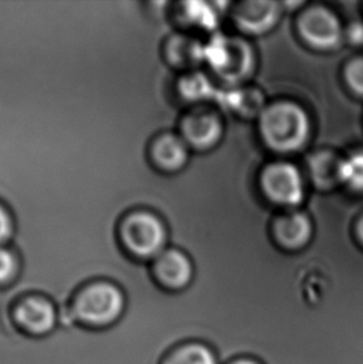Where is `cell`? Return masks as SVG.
Listing matches in <instances>:
<instances>
[{"label":"cell","instance_id":"6da1fadb","mask_svg":"<svg viewBox=\"0 0 363 364\" xmlns=\"http://www.w3.org/2000/svg\"><path fill=\"white\" fill-rule=\"evenodd\" d=\"M127 307L122 289L110 280L91 281L73 300L75 317L88 327L106 328L116 323Z\"/></svg>","mask_w":363,"mask_h":364},{"label":"cell","instance_id":"7a4b0ae2","mask_svg":"<svg viewBox=\"0 0 363 364\" xmlns=\"http://www.w3.org/2000/svg\"><path fill=\"white\" fill-rule=\"evenodd\" d=\"M118 235L128 255L138 261H153L166 250V228L153 213L131 210L121 219Z\"/></svg>","mask_w":363,"mask_h":364},{"label":"cell","instance_id":"3957f363","mask_svg":"<svg viewBox=\"0 0 363 364\" xmlns=\"http://www.w3.org/2000/svg\"><path fill=\"white\" fill-rule=\"evenodd\" d=\"M261 129L271 147L294 151L304 144L309 134V121L304 111L293 104H278L266 111Z\"/></svg>","mask_w":363,"mask_h":364},{"label":"cell","instance_id":"277c9868","mask_svg":"<svg viewBox=\"0 0 363 364\" xmlns=\"http://www.w3.org/2000/svg\"><path fill=\"white\" fill-rule=\"evenodd\" d=\"M153 279L164 290L179 292L186 290L196 276L191 259L177 249H166L152 261Z\"/></svg>","mask_w":363,"mask_h":364},{"label":"cell","instance_id":"5b68a950","mask_svg":"<svg viewBox=\"0 0 363 364\" xmlns=\"http://www.w3.org/2000/svg\"><path fill=\"white\" fill-rule=\"evenodd\" d=\"M14 318L28 335L41 337L54 331L58 323V311L44 296H26L15 307Z\"/></svg>","mask_w":363,"mask_h":364},{"label":"cell","instance_id":"8992f818","mask_svg":"<svg viewBox=\"0 0 363 364\" xmlns=\"http://www.w3.org/2000/svg\"><path fill=\"white\" fill-rule=\"evenodd\" d=\"M211 64L226 79L236 80L246 76L251 70V49L241 40L216 41L206 50Z\"/></svg>","mask_w":363,"mask_h":364},{"label":"cell","instance_id":"52a82bcc","mask_svg":"<svg viewBox=\"0 0 363 364\" xmlns=\"http://www.w3.org/2000/svg\"><path fill=\"white\" fill-rule=\"evenodd\" d=\"M263 183L266 193L274 200L283 204H299L304 196L299 172L288 163H278L268 168Z\"/></svg>","mask_w":363,"mask_h":364},{"label":"cell","instance_id":"ba28073f","mask_svg":"<svg viewBox=\"0 0 363 364\" xmlns=\"http://www.w3.org/2000/svg\"><path fill=\"white\" fill-rule=\"evenodd\" d=\"M302 33L311 44L321 49H330L339 43L341 28L329 10L315 8L302 19Z\"/></svg>","mask_w":363,"mask_h":364},{"label":"cell","instance_id":"9c48e42d","mask_svg":"<svg viewBox=\"0 0 363 364\" xmlns=\"http://www.w3.org/2000/svg\"><path fill=\"white\" fill-rule=\"evenodd\" d=\"M279 14L278 4L273 1H246L236 8V18L243 29L263 33L270 29Z\"/></svg>","mask_w":363,"mask_h":364},{"label":"cell","instance_id":"30bf717a","mask_svg":"<svg viewBox=\"0 0 363 364\" xmlns=\"http://www.w3.org/2000/svg\"><path fill=\"white\" fill-rule=\"evenodd\" d=\"M151 156L163 171H177L186 163V144L177 136L164 134L152 142Z\"/></svg>","mask_w":363,"mask_h":364},{"label":"cell","instance_id":"8fae6325","mask_svg":"<svg viewBox=\"0 0 363 364\" xmlns=\"http://www.w3.org/2000/svg\"><path fill=\"white\" fill-rule=\"evenodd\" d=\"M221 123L211 114H194L184 122L186 139L196 147H211L221 137Z\"/></svg>","mask_w":363,"mask_h":364},{"label":"cell","instance_id":"7c38bea8","mask_svg":"<svg viewBox=\"0 0 363 364\" xmlns=\"http://www.w3.org/2000/svg\"><path fill=\"white\" fill-rule=\"evenodd\" d=\"M161 364H221L209 346L201 342H188L171 350Z\"/></svg>","mask_w":363,"mask_h":364},{"label":"cell","instance_id":"4fadbf2b","mask_svg":"<svg viewBox=\"0 0 363 364\" xmlns=\"http://www.w3.org/2000/svg\"><path fill=\"white\" fill-rule=\"evenodd\" d=\"M276 232L280 242L291 249H299L309 242L311 235V224L309 219L302 214H290L283 218L278 225Z\"/></svg>","mask_w":363,"mask_h":364},{"label":"cell","instance_id":"5bb4252c","mask_svg":"<svg viewBox=\"0 0 363 364\" xmlns=\"http://www.w3.org/2000/svg\"><path fill=\"white\" fill-rule=\"evenodd\" d=\"M310 168L312 177L321 187H332L342 181V161L332 153L316 154L310 161Z\"/></svg>","mask_w":363,"mask_h":364},{"label":"cell","instance_id":"9a60e30c","mask_svg":"<svg viewBox=\"0 0 363 364\" xmlns=\"http://www.w3.org/2000/svg\"><path fill=\"white\" fill-rule=\"evenodd\" d=\"M168 50L172 61L182 65L196 64L203 55V50L199 45L193 40L183 38L173 39Z\"/></svg>","mask_w":363,"mask_h":364},{"label":"cell","instance_id":"2e32d148","mask_svg":"<svg viewBox=\"0 0 363 364\" xmlns=\"http://www.w3.org/2000/svg\"><path fill=\"white\" fill-rule=\"evenodd\" d=\"M21 271L19 256L10 245L0 246V286H9L18 280Z\"/></svg>","mask_w":363,"mask_h":364},{"label":"cell","instance_id":"e0dca14e","mask_svg":"<svg viewBox=\"0 0 363 364\" xmlns=\"http://www.w3.org/2000/svg\"><path fill=\"white\" fill-rule=\"evenodd\" d=\"M342 182L354 189L363 191V151L342 161Z\"/></svg>","mask_w":363,"mask_h":364},{"label":"cell","instance_id":"ac0fdd59","mask_svg":"<svg viewBox=\"0 0 363 364\" xmlns=\"http://www.w3.org/2000/svg\"><path fill=\"white\" fill-rule=\"evenodd\" d=\"M14 234V218L9 209L0 202V246L10 245Z\"/></svg>","mask_w":363,"mask_h":364},{"label":"cell","instance_id":"d6986e66","mask_svg":"<svg viewBox=\"0 0 363 364\" xmlns=\"http://www.w3.org/2000/svg\"><path fill=\"white\" fill-rule=\"evenodd\" d=\"M206 90H208V84L206 79H203L201 76L189 77L182 82V91L188 97H199L201 95H204Z\"/></svg>","mask_w":363,"mask_h":364},{"label":"cell","instance_id":"ffe728a7","mask_svg":"<svg viewBox=\"0 0 363 364\" xmlns=\"http://www.w3.org/2000/svg\"><path fill=\"white\" fill-rule=\"evenodd\" d=\"M347 79L351 86L363 94V59L356 60L347 69Z\"/></svg>","mask_w":363,"mask_h":364},{"label":"cell","instance_id":"44dd1931","mask_svg":"<svg viewBox=\"0 0 363 364\" xmlns=\"http://www.w3.org/2000/svg\"><path fill=\"white\" fill-rule=\"evenodd\" d=\"M349 38L354 43H362L363 41V26L362 25H354L349 30Z\"/></svg>","mask_w":363,"mask_h":364},{"label":"cell","instance_id":"7402d4cb","mask_svg":"<svg viewBox=\"0 0 363 364\" xmlns=\"http://www.w3.org/2000/svg\"><path fill=\"white\" fill-rule=\"evenodd\" d=\"M228 364H261L259 360H254V358H251V357H241V358H238V360H231V363Z\"/></svg>","mask_w":363,"mask_h":364},{"label":"cell","instance_id":"603a6c76","mask_svg":"<svg viewBox=\"0 0 363 364\" xmlns=\"http://www.w3.org/2000/svg\"><path fill=\"white\" fill-rule=\"evenodd\" d=\"M359 235H361L363 240V220L361 222V224H359Z\"/></svg>","mask_w":363,"mask_h":364}]
</instances>
